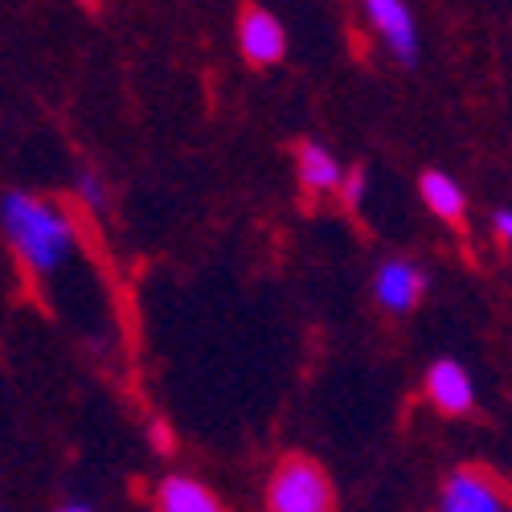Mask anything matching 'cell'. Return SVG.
<instances>
[{
  "label": "cell",
  "instance_id": "6da1fadb",
  "mask_svg": "<svg viewBox=\"0 0 512 512\" xmlns=\"http://www.w3.org/2000/svg\"><path fill=\"white\" fill-rule=\"evenodd\" d=\"M0 230H5L17 263L37 279H50L74 254L70 213L46 197H33L21 189L5 193L0 197Z\"/></svg>",
  "mask_w": 512,
  "mask_h": 512
},
{
  "label": "cell",
  "instance_id": "7a4b0ae2",
  "mask_svg": "<svg viewBox=\"0 0 512 512\" xmlns=\"http://www.w3.org/2000/svg\"><path fill=\"white\" fill-rule=\"evenodd\" d=\"M267 512H336V488L308 455H287L267 484Z\"/></svg>",
  "mask_w": 512,
  "mask_h": 512
},
{
  "label": "cell",
  "instance_id": "3957f363",
  "mask_svg": "<svg viewBox=\"0 0 512 512\" xmlns=\"http://www.w3.org/2000/svg\"><path fill=\"white\" fill-rule=\"evenodd\" d=\"M439 512H508V508L496 476H488L484 467H459L443 484Z\"/></svg>",
  "mask_w": 512,
  "mask_h": 512
},
{
  "label": "cell",
  "instance_id": "277c9868",
  "mask_svg": "<svg viewBox=\"0 0 512 512\" xmlns=\"http://www.w3.org/2000/svg\"><path fill=\"white\" fill-rule=\"evenodd\" d=\"M238 50L250 66H275L287 54V33L275 13L250 5L238 13Z\"/></svg>",
  "mask_w": 512,
  "mask_h": 512
},
{
  "label": "cell",
  "instance_id": "5b68a950",
  "mask_svg": "<svg viewBox=\"0 0 512 512\" xmlns=\"http://www.w3.org/2000/svg\"><path fill=\"white\" fill-rule=\"evenodd\" d=\"M365 21L373 25V33L386 41V50L398 62H418V25L414 13L402 5V0H369L365 5Z\"/></svg>",
  "mask_w": 512,
  "mask_h": 512
},
{
  "label": "cell",
  "instance_id": "8992f818",
  "mask_svg": "<svg viewBox=\"0 0 512 512\" xmlns=\"http://www.w3.org/2000/svg\"><path fill=\"white\" fill-rule=\"evenodd\" d=\"M422 291H426V271L406 263V259H390V263H381L377 275H373V295H377V304L394 312V316H406L418 308L422 300Z\"/></svg>",
  "mask_w": 512,
  "mask_h": 512
},
{
  "label": "cell",
  "instance_id": "52a82bcc",
  "mask_svg": "<svg viewBox=\"0 0 512 512\" xmlns=\"http://www.w3.org/2000/svg\"><path fill=\"white\" fill-rule=\"evenodd\" d=\"M426 398L447 418H459L476 406V386L459 361H435L426 369Z\"/></svg>",
  "mask_w": 512,
  "mask_h": 512
},
{
  "label": "cell",
  "instance_id": "ba28073f",
  "mask_svg": "<svg viewBox=\"0 0 512 512\" xmlns=\"http://www.w3.org/2000/svg\"><path fill=\"white\" fill-rule=\"evenodd\" d=\"M295 173H300L304 193H312V197L340 193V185H345V168H340L336 156L316 140L295 144Z\"/></svg>",
  "mask_w": 512,
  "mask_h": 512
},
{
  "label": "cell",
  "instance_id": "9c48e42d",
  "mask_svg": "<svg viewBox=\"0 0 512 512\" xmlns=\"http://www.w3.org/2000/svg\"><path fill=\"white\" fill-rule=\"evenodd\" d=\"M156 512H226V504L193 476H168L156 488Z\"/></svg>",
  "mask_w": 512,
  "mask_h": 512
},
{
  "label": "cell",
  "instance_id": "30bf717a",
  "mask_svg": "<svg viewBox=\"0 0 512 512\" xmlns=\"http://www.w3.org/2000/svg\"><path fill=\"white\" fill-rule=\"evenodd\" d=\"M418 193H422L426 209H431L435 218H443V222H451V226H463L467 201H463V189H459V185H455L447 173H422Z\"/></svg>",
  "mask_w": 512,
  "mask_h": 512
},
{
  "label": "cell",
  "instance_id": "8fae6325",
  "mask_svg": "<svg viewBox=\"0 0 512 512\" xmlns=\"http://www.w3.org/2000/svg\"><path fill=\"white\" fill-rule=\"evenodd\" d=\"M78 201L87 205L91 213H107V209H111L107 181H103L99 173H91V168H82V173H78Z\"/></svg>",
  "mask_w": 512,
  "mask_h": 512
},
{
  "label": "cell",
  "instance_id": "7c38bea8",
  "mask_svg": "<svg viewBox=\"0 0 512 512\" xmlns=\"http://www.w3.org/2000/svg\"><path fill=\"white\" fill-rule=\"evenodd\" d=\"M340 197H345V205H349V209H357V205H361V197H365V173H361V168H353V173H345V185H340Z\"/></svg>",
  "mask_w": 512,
  "mask_h": 512
},
{
  "label": "cell",
  "instance_id": "4fadbf2b",
  "mask_svg": "<svg viewBox=\"0 0 512 512\" xmlns=\"http://www.w3.org/2000/svg\"><path fill=\"white\" fill-rule=\"evenodd\" d=\"M148 439H152V447L160 451V455H168V451H173V431H168V426L164 422H152V431H148Z\"/></svg>",
  "mask_w": 512,
  "mask_h": 512
},
{
  "label": "cell",
  "instance_id": "5bb4252c",
  "mask_svg": "<svg viewBox=\"0 0 512 512\" xmlns=\"http://www.w3.org/2000/svg\"><path fill=\"white\" fill-rule=\"evenodd\" d=\"M492 222H496V234H500V238H504V242L512 246V209H500Z\"/></svg>",
  "mask_w": 512,
  "mask_h": 512
},
{
  "label": "cell",
  "instance_id": "9a60e30c",
  "mask_svg": "<svg viewBox=\"0 0 512 512\" xmlns=\"http://www.w3.org/2000/svg\"><path fill=\"white\" fill-rule=\"evenodd\" d=\"M58 512H91L87 504H66V508H58Z\"/></svg>",
  "mask_w": 512,
  "mask_h": 512
}]
</instances>
